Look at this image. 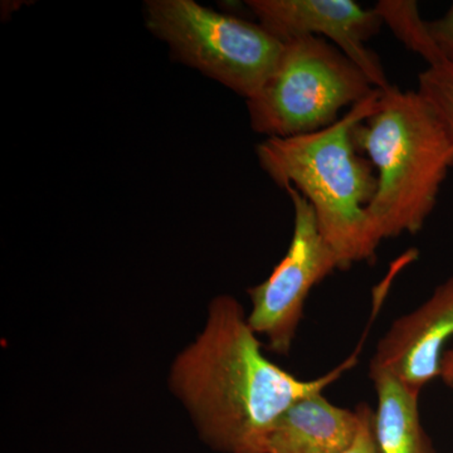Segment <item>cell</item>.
<instances>
[{"mask_svg":"<svg viewBox=\"0 0 453 453\" xmlns=\"http://www.w3.org/2000/svg\"><path fill=\"white\" fill-rule=\"evenodd\" d=\"M377 174L368 211L383 240L416 234L453 168V142L417 91L380 89L377 110L353 131Z\"/></svg>","mask_w":453,"mask_h":453,"instance_id":"obj_3","label":"cell"},{"mask_svg":"<svg viewBox=\"0 0 453 453\" xmlns=\"http://www.w3.org/2000/svg\"><path fill=\"white\" fill-rule=\"evenodd\" d=\"M453 339V276L426 303L390 325L380 340L369 374L387 372L419 393L441 377L447 344Z\"/></svg>","mask_w":453,"mask_h":453,"instance_id":"obj_8","label":"cell"},{"mask_svg":"<svg viewBox=\"0 0 453 453\" xmlns=\"http://www.w3.org/2000/svg\"><path fill=\"white\" fill-rule=\"evenodd\" d=\"M145 23L179 61L247 100L267 81L283 50L282 42L259 23L219 13L192 0H149Z\"/></svg>","mask_w":453,"mask_h":453,"instance_id":"obj_5","label":"cell"},{"mask_svg":"<svg viewBox=\"0 0 453 453\" xmlns=\"http://www.w3.org/2000/svg\"><path fill=\"white\" fill-rule=\"evenodd\" d=\"M285 190L294 208L290 246L271 275L247 290L251 299L250 326L280 356L290 353L310 292L340 270L338 256L319 231L311 205L294 188Z\"/></svg>","mask_w":453,"mask_h":453,"instance_id":"obj_6","label":"cell"},{"mask_svg":"<svg viewBox=\"0 0 453 453\" xmlns=\"http://www.w3.org/2000/svg\"><path fill=\"white\" fill-rule=\"evenodd\" d=\"M417 94L453 142V62L428 65L418 74Z\"/></svg>","mask_w":453,"mask_h":453,"instance_id":"obj_12","label":"cell"},{"mask_svg":"<svg viewBox=\"0 0 453 453\" xmlns=\"http://www.w3.org/2000/svg\"><path fill=\"white\" fill-rule=\"evenodd\" d=\"M359 408L338 407L323 392L305 396L280 417L266 453H342L356 440Z\"/></svg>","mask_w":453,"mask_h":453,"instance_id":"obj_9","label":"cell"},{"mask_svg":"<svg viewBox=\"0 0 453 453\" xmlns=\"http://www.w3.org/2000/svg\"><path fill=\"white\" fill-rule=\"evenodd\" d=\"M258 23L282 43L296 38H324L342 50L366 74L375 88L390 83L377 53L366 42L380 31L374 9L354 0H249Z\"/></svg>","mask_w":453,"mask_h":453,"instance_id":"obj_7","label":"cell"},{"mask_svg":"<svg viewBox=\"0 0 453 453\" xmlns=\"http://www.w3.org/2000/svg\"><path fill=\"white\" fill-rule=\"evenodd\" d=\"M360 427L354 442L342 453H380L375 437L374 412L368 405H359Z\"/></svg>","mask_w":453,"mask_h":453,"instance_id":"obj_13","label":"cell"},{"mask_svg":"<svg viewBox=\"0 0 453 453\" xmlns=\"http://www.w3.org/2000/svg\"><path fill=\"white\" fill-rule=\"evenodd\" d=\"M357 354L323 377L300 380L267 359L242 303L219 295L211 300L201 332L173 359L168 388L211 451L266 453L280 417L340 380Z\"/></svg>","mask_w":453,"mask_h":453,"instance_id":"obj_1","label":"cell"},{"mask_svg":"<svg viewBox=\"0 0 453 453\" xmlns=\"http://www.w3.org/2000/svg\"><path fill=\"white\" fill-rule=\"evenodd\" d=\"M429 27L445 61L453 62V3L442 17L429 22Z\"/></svg>","mask_w":453,"mask_h":453,"instance_id":"obj_14","label":"cell"},{"mask_svg":"<svg viewBox=\"0 0 453 453\" xmlns=\"http://www.w3.org/2000/svg\"><path fill=\"white\" fill-rule=\"evenodd\" d=\"M378 88L344 53L324 38L283 43L275 70L247 100L250 122L268 138H291L332 127L342 110Z\"/></svg>","mask_w":453,"mask_h":453,"instance_id":"obj_4","label":"cell"},{"mask_svg":"<svg viewBox=\"0 0 453 453\" xmlns=\"http://www.w3.org/2000/svg\"><path fill=\"white\" fill-rule=\"evenodd\" d=\"M375 13L381 25L387 26L402 44L421 57L428 65L443 64L445 57L441 52L429 22H426L414 0H380L375 3Z\"/></svg>","mask_w":453,"mask_h":453,"instance_id":"obj_11","label":"cell"},{"mask_svg":"<svg viewBox=\"0 0 453 453\" xmlns=\"http://www.w3.org/2000/svg\"><path fill=\"white\" fill-rule=\"evenodd\" d=\"M445 381L447 386L453 388V348L451 350H447L442 360V371H441V377Z\"/></svg>","mask_w":453,"mask_h":453,"instance_id":"obj_15","label":"cell"},{"mask_svg":"<svg viewBox=\"0 0 453 453\" xmlns=\"http://www.w3.org/2000/svg\"><path fill=\"white\" fill-rule=\"evenodd\" d=\"M380 97L377 89L326 129L268 138L256 146L259 165L276 186L294 188L311 205L340 270L371 264L383 241L368 211L377 193V174L353 136L356 125L377 110Z\"/></svg>","mask_w":453,"mask_h":453,"instance_id":"obj_2","label":"cell"},{"mask_svg":"<svg viewBox=\"0 0 453 453\" xmlns=\"http://www.w3.org/2000/svg\"><path fill=\"white\" fill-rule=\"evenodd\" d=\"M369 377L377 392L375 437L380 453H434L419 416V393L387 372Z\"/></svg>","mask_w":453,"mask_h":453,"instance_id":"obj_10","label":"cell"}]
</instances>
